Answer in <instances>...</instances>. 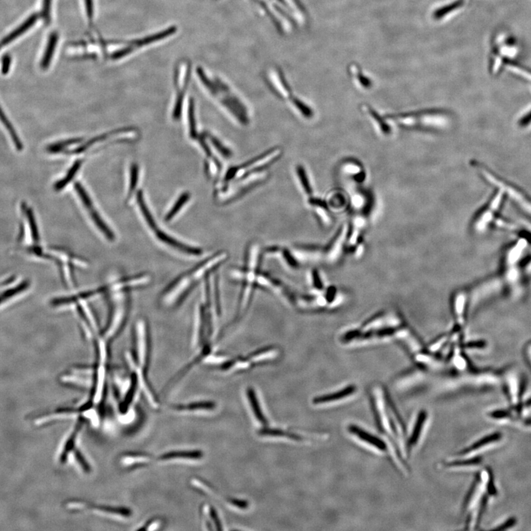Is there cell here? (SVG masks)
<instances>
[{
  "label": "cell",
  "instance_id": "52",
  "mask_svg": "<svg viewBox=\"0 0 531 531\" xmlns=\"http://www.w3.org/2000/svg\"><path fill=\"white\" fill-rule=\"evenodd\" d=\"M161 523L159 520H152V521L146 523V525L143 526V527L137 529L138 531H148V530H156V529H159Z\"/></svg>",
  "mask_w": 531,
  "mask_h": 531
},
{
  "label": "cell",
  "instance_id": "15",
  "mask_svg": "<svg viewBox=\"0 0 531 531\" xmlns=\"http://www.w3.org/2000/svg\"><path fill=\"white\" fill-rule=\"evenodd\" d=\"M203 458V452L200 450H176L165 452L158 457L161 462L177 461V460H198Z\"/></svg>",
  "mask_w": 531,
  "mask_h": 531
},
{
  "label": "cell",
  "instance_id": "44",
  "mask_svg": "<svg viewBox=\"0 0 531 531\" xmlns=\"http://www.w3.org/2000/svg\"><path fill=\"white\" fill-rule=\"evenodd\" d=\"M74 456H75V461L79 465L80 468L84 471L85 473H90V464L87 463V460L84 458V455L81 453L78 450H74L73 452Z\"/></svg>",
  "mask_w": 531,
  "mask_h": 531
},
{
  "label": "cell",
  "instance_id": "20",
  "mask_svg": "<svg viewBox=\"0 0 531 531\" xmlns=\"http://www.w3.org/2000/svg\"><path fill=\"white\" fill-rule=\"evenodd\" d=\"M502 434L499 432L489 434V435L486 436L483 438H481L480 440H478L476 443L468 447L467 449L463 450L460 453V455H463V456H466V455H471L472 453H475V452L480 450L485 446H489V445L492 444L495 442L499 441L502 438Z\"/></svg>",
  "mask_w": 531,
  "mask_h": 531
},
{
  "label": "cell",
  "instance_id": "7",
  "mask_svg": "<svg viewBox=\"0 0 531 531\" xmlns=\"http://www.w3.org/2000/svg\"><path fill=\"white\" fill-rule=\"evenodd\" d=\"M471 164L478 170V172H479L480 176L486 182L497 187L499 189H503L505 192L511 194V197L516 199L517 202H520L525 206H528V208L531 210V197L526 191H523L517 185L501 177L491 169L478 161H472Z\"/></svg>",
  "mask_w": 531,
  "mask_h": 531
},
{
  "label": "cell",
  "instance_id": "43",
  "mask_svg": "<svg viewBox=\"0 0 531 531\" xmlns=\"http://www.w3.org/2000/svg\"><path fill=\"white\" fill-rule=\"evenodd\" d=\"M25 212H26L27 218H28V222H29L30 227H31L33 239L34 241H38V239H39V233H38L37 226H36V220H35L34 215H33V211L31 209H28L25 211Z\"/></svg>",
  "mask_w": 531,
  "mask_h": 531
},
{
  "label": "cell",
  "instance_id": "49",
  "mask_svg": "<svg viewBox=\"0 0 531 531\" xmlns=\"http://www.w3.org/2000/svg\"><path fill=\"white\" fill-rule=\"evenodd\" d=\"M11 61V56H10V54L7 53L3 55L2 58H1V73L3 75H6V74L8 73Z\"/></svg>",
  "mask_w": 531,
  "mask_h": 531
},
{
  "label": "cell",
  "instance_id": "4",
  "mask_svg": "<svg viewBox=\"0 0 531 531\" xmlns=\"http://www.w3.org/2000/svg\"><path fill=\"white\" fill-rule=\"evenodd\" d=\"M126 292H117L111 301V310L106 325L100 336L108 341L117 337L123 329L129 312V300Z\"/></svg>",
  "mask_w": 531,
  "mask_h": 531
},
{
  "label": "cell",
  "instance_id": "21",
  "mask_svg": "<svg viewBox=\"0 0 531 531\" xmlns=\"http://www.w3.org/2000/svg\"><path fill=\"white\" fill-rule=\"evenodd\" d=\"M38 18H39V15L34 14L31 15L28 19L25 21L24 23H22L19 28H16L13 32L10 33V34L7 35L5 38L2 39L0 42V47L4 46V45H8L10 42H13V40L16 39V38L19 37L22 33L26 32L30 28L34 25L35 22L37 21Z\"/></svg>",
  "mask_w": 531,
  "mask_h": 531
},
{
  "label": "cell",
  "instance_id": "32",
  "mask_svg": "<svg viewBox=\"0 0 531 531\" xmlns=\"http://www.w3.org/2000/svg\"><path fill=\"white\" fill-rule=\"evenodd\" d=\"M289 101L292 103V105L294 106L295 108L300 112V114L305 117L306 119H311L313 117L314 111L312 108L309 106L306 103L303 102L302 100L298 99L296 97H293L292 96Z\"/></svg>",
  "mask_w": 531,
  "mask_h": 531
},
{
  "label": "cell",
  "instance_id": "13",
  "mask_svg": "<svg viewBox=\"0 0 531 531\" xmlns=\"http://www.w3.org/2000/svg\"><path fill=\"white\" fill-rule=\"evenodd\" d=\"M87 510H91L100 515L112 518H129L132 515V511L123 507L108 506V505H93L89 503Z\"/></svg>",
  "mask_w": 531,
  "mask_h": 531
},
{
  "label": "cell",
  "instance_id": "40",
  "mask_svg": "<svg viewBox=\"0 0 531 531\" xmlns=\"http://www.w3.org/2000/svg\"><path fill=\"white\" fill-rule=\"evenodd\" d=\"M482 463V458L479 457L463 460V461H452L447 464L448 467H466V466H478Z\"/></svg>",
  "mask_w": 531,
  "mask_h": 531
},
{
  "label": "cell",
  "instance_id": "10",
  "mask_svg": "<svg viewBox=\"0 0 531 531\" xmlns=\"http://www.w3.org/2000/svg\"><path fill=\"white\" fill-rule=\"evenodd\" d=\"M268 81L274 93L280 99L289 101L292 97L290 87L277 69H271L268 73Z\"/></svg>",
  "mask_w": 531,
  "mask_h": 531
},
{
  "label": "cell",
  "instance_id": "3",
  "mask_svg": "<svg viewBox=\"0 0 531 531\" xmlns=\"http://www.w3.org/2000/svg\"><path fill=\"white\" fill-rule=\"evenodd\" d=\"M268 174L265 170L253 172L246 175L236 182H228L218 185L215 194V198L220 204L228 203L242 197L256 187L265 182Z\"/></svg>",
  "mask_w": 531,
  "mask_h": 531
},
{
  "label": "cell",
  "instance_id": "24",
  "mask_svg": "<svg viewBox=\"0 0 531 531\" xmlns=\"http://www.w3.org/2000/svg\"><path fill=\"white\" fill-rule=\"evenodd\" d=\"M247 396L249 401H250V406H251L252 410H253L256 419L264 426L268 425V421H267L266 418L265 417L263 411L261 408V405L259 404V399H258L254 389L252 388V387H248L247 390Z\"/></svg>",
  "mask_w": 531,
  "mask_h": 531
},
{
  "label": "cell",
  "instance_id": "8",
  "mask_svg": "<svg viewBox=\"0 0 531 531\" xmlns=\"http://www.w3.org/2000/svg\"><path fill=\"white\" fill-rule=\"evenodd\" d=\"M361 110L368 119L374 131L383 137H390L394 134L396 125L387 116L384 117L368 104H363Z\"/></svg>",
  "mask_w": 531,
  "mask_h": 531
},
{
  "label": "cell",
  "instance_id": "2",
  "mask_svg": "<svg viewBox=\"0 0 531 531\" xmlns=\"http://www.w3.org/2000/svg\"><path fill=\"white\" fill-rule=\"evenodd\" d=\"M387 117L396 126L406 129L442 130L449 127L451 119L447 113L436 110L391 114Z\"/></svg>",
  "mask_w": 531,
  "mask_h": 531
},
{
  "label": "cell",
  "instance_id": "29",
  "mask_svg": "<svg viewBox=\"0 0 531 531\" xmlns=\"http://www.w3.org/2000/svg\"><path fill=\"white\" fill-rule=\"evenodd\" d=\"M137 202H138L139 206H140V210H141L142 212H143V215H144L145 219L147 221L149 227L152 229V230L158 231V227H157V224L155 222V219H154L153 216L151 214L150 211H149V208L146 206V203H145L144 199H143V192L141 191H138L137 194Z\"/></svg>",
  "mask_w": 531,
  "mask_h": 531
},
{
  "label": "cell",
  "instance_id": "47",
  "mask_svg": "<svg viewBox=\"0 0 531 531\" xmlns=\"http://www.w3.org/2000/svg\"><path fill=\"white\" fill-rule=\"evenodd\" d=\"M52 0H43V7H42V17L46 23L51 22V8Z\"/></svg>",
  "mask_w": 531,
  "mask_h": 531
},
{
  "label": "cell",
  "instance_id": "35",
  "mask_svg": "<svg viewBox=\"0 0 531 531\" xmlns=\"http://www.w3.org/2000/svg\"><path fill=\"white\" fill-rule=\"evenodd\" d=\"M208 139L209 141L211 142V144L214 146L215 150L223 157V158H231L232 155V151L229 149L225 145L223 144L221 141H220L218 138L215 137V136L211 135V134H208Z\"/></svg>",
  "mask_w": 531,
  "mask_h": 531
},
{
  "label": "cell",
  "instance_id": "51",
  "mask_svg": "<svg viewBox=\"0 0 531 531\" xmlns=\"http://www.w3.org/2000/svg\"><path fill=\"white\" fill-rule=\"evenodd\" d=\"M210 517L212 519L213 521L214 524L216 526L217 530H222V526H221V521H220L219 517H218V514H217L216 511L213 507H211L210 508Z\"/></svg>",
  "mask_w": 531,
  "mask_h": 531
},
{
  "label": "cell",
  "instance_id": "31",
  "mask_svg": "<svg viewBox=\"0 0 531 531\" xmlns=\"http://www.w3.org/2000/svg\"><path fill=\"white\" fill-rule=\"evenodd\" d=\"M259 434L262 436L286 437L288 438L295 440H301L303 439L301 436L298 435V434H294V433L292 432H287V431H283L281 429H270V428H264V429H260L259 431Z\"/></svg>",
  "mask_w": 531,
  "mask_h": 531
},
{
  "label": "cell",
  "instance_id": "22",
  "mask_svg": "<svg viewBox=\"0 0 531 531\" xmlns=\"http://www.w3.org/2000/svg\"><path fill=\"white\" fill-rule=\"evenodd\" d=\"M152 457L146 454L130 453L123 455L121 458V463L126 467H138L146 466L152 463Z\"/></svg>",
  "mask_w": 531,
  "mask_h": 531
},
{
  "label": "cell",
  "instance_id": "56",
  "mask_svg": "<svg viewBox=\"0 0 531 531\" xmlns=\"http://www.w3.org/2000/svg\"><path fill=\"white\" fill-rule=\"evenodd\" d=\"M531 123V111L530 113H529V114H526V115H525L524 117H523V118H522L521 120H520V126H528V125L530 124Z\"/></svg>",
  "mask_w": 531,
  "mask_h": 531
},
{
  "label": "cell",
  "instance_id": "6",
  "mask_svg": "<svg viewBox=\"0 0 531 531\" xmlns=\"http://www.w3.org/2000/svg\"><path fill=\"white\" fill-rule=\"evenodd\" d=\"M283 155V150L280 148H274L268 151L265 155H261L253 160L239 166L229 168L224 177V183H228L232 180H237L244 177L246 175L253 172L261 171L278 160Z\"/></svg>",
  "mask_w": 531,
  "mask_h": 531
},
{
  "label": "cell",
  "instance_id": "54",
  "mask_svg": "<svg viewBox=\"0 0 531 531\" xmlns=\"http://www.w3.org/2000/svg\"><path fill=\"white\" fill-rule=\"evenodd\" d=\"M86 10H87V17L92 23L93 16V0H85Z\"/></svg>",
  "mask_w": 531,
  "mask_h": 531
},
{
  "label": "cell",
  "instance_id": "33",
  "mask_svg": "<svg viewBox=\"0 0 531 531\" xmlns=\"http://www.w3.org/2000/svg\"><path fill=\"white\" fill-rule=\"evenodd\" d=\"M81 163H82V161L78 160L73 164L72 167L69 169L68 173H66L65 177H64V179H61V180L58 181V182H57V183L55 184V187H54L55 191H61V190H62L64 187H66V185L69 184V182H70L71 180H72L74 176L76 174L78 170H79Z\"/></svg>",
  "mask_w": 531,
  "mask_h": 531
},
{
  "label": "cell",
  "instance_id": "1",
  "mask_svg": "<svg viewBox=\"0 0 531 531\" xmlns=\"http://www.w3.org/2000/svg\"><path fill=\"white\" fill-rule=\"evenodd\" d=\"M197 74L206 90L211 96L218 100L220 105L224 107L238 123L243 126L249 124L250 116L245 104L232 91L231 87L227 83L220 78L211 79L202 68L197 69Z\"/></svg>",
  "mask_w": 531,
  "mask_h": 531
},
{
  "label": "cell",
  "instance_id": "48",
  "mask_svg": "<svg viewBox=\"0 0 531 531\" xmlns=\"http://www.w3.org/2000/svg\"><path fill=\"white\" fill-rule=\"evenodd\" d=\"M312 283H313L314 286L317 290L321 291L323 289V284H322V279H321L319 273L318 272V270H314L312 271Z\"/></svg>",
  "mask_w": 531,
  "mask_h": 531
},
{
  "label": "cell",
  "instance_id": "26",
  "mask_svg": "<svg viewBox=\"0 0 531 531\" xmlns=\"http://www.w3.org/2000/svg\"><path fill=\"white\" fill-rule=\"evenodd\" d=\"M58 36L57 33H51L49 40H48V46H47L46 50H45V54H44L42 63H41V67L42 69H46L49 67L53 55L54 51H55V47H56L57 42H58Z\"/></svg>",
  "mask_w": 531,
  "mask_h": 531
},
{
  "label": "cell",
  "instance_id": "41",
  "mask_svg": "<svg viewBox=\"0 0 531 531\" xmlns=\"http://www.w3.org/2000/svg\"><path fill=\"white\" fill-rule=\"evenodd\" d=\"M138 166L136 165V164H133L132 167H131V180L130 185H129V193H128V199H129L132 197L133 193L135 191V188L137 185V181H138Z\"/></svg>",
  "mask_w": 531,
  "mask_h": 531
},
{
  "label": "cell",
  "instance_id": "16",
  "mask_svg": "<svg viewBox=\"0 0 531 531\" xmlns=\"http://www.w3.org/2000/svg\"><path fill=\"white\" fill-rule=\"evenodd\" d=\"M348 232V227L346 225H344L328 246L326 250V256L328 261L330 262H333L339 256V252L342 249Z\"/></svg>",
  "mask_w": 531,
  "mask_h": 531
},
{
  "label": "cell",
  "instance_id": "58",
  "mask_svg": "<svg viewBox=\"0 0 531 531\" xmlns=\"http://www.w3.org/2000/svg\"><path fill=\"white\" fill-rule=\"evenodd\" d=\"M524 425L527 426H531V419H527V420L525 421Z\"/></svg>",
  "mask_w": 531,
  "mask_h": 531
},
{
  "label": "cell",
  "instance_id": "37",
  "mask_svg": "<svg viewBox=\"0 0 531 531\" xmlns=\"http://www.w3.org/2000/svg\"><path fill=\"white\" fill-rule=\"evenodd\" d=\"M221 168V163L213 155L208 158L206 163V170L208 176H211V178L215 177L218 176Z\"/></svg>",
  "mask_w": 531,
  "mask_h": 531
},
{
  "label": "cell",
  "instance_id": "36",
  "mask_svg": "<svg viewBox=\"0 0 531 531\" xmlns=\"http://www.w3.org/2000/svg\"><path fill=\"white\" fill-rule=\"evenodd\" d=\"M190 198H191V194H190L189 193L186 192L182 194V195L180 196V197L178 199V200L176 201V203L174 204L172 209L169 211L168 213L166 215L165 218V221H169L170 220H171L172 218H173V216L180 211L181 208L186 204V202H188V199H190Z\"/></svg>",
  "mask_w": 531,
  "mask_h": 531
},
{
  "label": "cell",
  "instance_id": "42",
  "mask_svg": "<svg viewBox=\"0 0 531 531\" xmlns=\"http://www.w3.org/2000/svg\"><path fill=\"white\" fill-rule=\"evenodd\" d=\"M74 187H75V191L78 192L80 198H81L82 202H84L86 207H87L88 209L91 210L92 208H93V203H92L91 199H90L87 193L86 192L84 188H83L82 185H81L79 182H77V183L75 184Z\"/></svg>",
  "mask_w": 531,
  "mask_h": 531
},
{
  "label": "cell",
  "instance_id": "30",
  "mask_svg": "<svg viewBox=\"0 0 531 531\" xmlns=\"http://www.w3.org/2000/svg\"><path fill=\"white\" fill-rule=\"evenodd\" d=\"M90 212H91L90 214H91L92 218H93V221L97 226L98 228L99 229L100 231L102 232V233L105 235L107 239L110 240V241H114V238H115L114 232L111 231L109 227L103 221L99 213L93 209L90 210Z\"/></svg>",
  "mask_w": 531,
  "mask_h": 531
},
{
  "label": "cell",
  "instance_id": "55",
  "mask_svg": "<svg viewBox=\"0 0 531 531\" xmlns=\"http://www.w3.org/2000/svg\"><path fill=\"white\" fill-rule=\"evenodd\" d=\"M230 502H231L232 505L238 507V508H241V509H246L249 506L248 502L246 500H242V499H230Z\"/></svg>",
  "mask_w": 531,
  "mask_h": 531
},
{
  "label": "cell",
  "instance_id": "57",
  "mask_svg": "<svg viewBox=\"0 0 531 531\" xmlns=\"http://www.w3.org/2000/svg\"><path fill=\"white\" fill-rule=\"evenodd\" d=\"M525 407H531V398L526 401V403H525Z\"/></svg>",
  "mask_w": 531,
  "mask_h": 531
},
{
  "label": "cell",
  "instance_id": "23",
  "mask_svg": "<svg viewBox=\"0 0 531 531\" xmlns=\"http://www.w3.org/2000/svg\"><path fill=\"white\" fill-rule=\"evenodd\" d=\"M213 401H199L187 404H176L170 407L176 412L197 411V410H212L215 408Z\"/></svg>",
  "mask_w": 531,
  "mask_h": 531
},
{
  "label": "cell",
  "instance_id": "9",
  "mask_svg": "<svg viewBox=\"0 0 531 531\" xmlns=\"http://www.w3.org/2000/svg\"><path fill=\"white\" fill-rule=\"evenodd\" d=\"M488 477H489V472H486V471L482 472L478 475L472 485V489L469 491L465 500L464 505L465 511H470L476 505L486 486Z\"/></svg>",
  "mask_w": 531,
  "mask_h": 531
},
{
  "label": "cell",
  "instance_id": "28",
  "mask_svg": "<svg viewBox=\"0 0 531 531\" xmlns=\"http://www.w3.org/2000/svg\"><path fill=\"white\" fill-rule=\"evenodd\" d=\"M297 176L300 182V185L303 188V192L309 197H312L313 194V189L309 180V176L306 169L302 165H298L296 167Z\"/></svg>",
  "mask_w": 531,
  "mask_h": 531
},
{
  "label": "cell",
  "instance_id": "39",
  "mask_svg": "<svg viewBox=\"0 0 531 531\" xmlns=\"http://www.w3.org/2000/svg\"><path fill=\"white\" fill-rule=\"evenodd\" d=\"M277 349L275 348H265V349L259 350L256 351V352L253 353L251 355L249 356L250 359H267L272 358L274 356L277 355Z\"/></svg>",
  "mask_w": 531,
  "mask_h": 531
},
{
  "label": "cell",
  "instance_id": "12",
  "mask_svg": "<svg viewBox=\"0 0 531 531\" xmlns=\"http://www.w3.org/2000/svg\"><path fill=\"white\" fill-rule=\"evenodd\" d=\"M83 425H84L83 419L81 418H79L76 423H75V426L72 428L70 434L66 439L65 442H64V445L61 448L59 458H58L60 463H61V464H65L70 452L75 450V443H76L77 438H78V434H79L80 431L81 430Z\"/></svg>",
  "mask_w": 531,
  "mask_h": 531
},
{
  "label": "cell",
  "instance_id": "14",
  "mask_svg": "<svg viewBox=\"0 0 531 531\" xmlns=\"http://www.w3.org/2000/svg\"><path fill=\"white\" fill-rule=\"evenodd\" d=\"M350 76L354 82V85L363 91L371 90L373 87L374 83L371 77L368 76L363 72V69L357 64H354L350 66Z\"/></svg>",
  "mask_w": 531,
  "mask_h": 531
},
{
  "label": "cell",
  "instance_id": "34",
  "mask_svg": "<svg viewBox=\"0 0 531 531\" xmlns=\"http://www.w3.org/2000/svg\"><path fill=\"white\" fill-rule=\"evenodd\" d=\"M188 120H189L190 136L192 139H197L198 137V133H197V123H196L195 104L193 99L190 100L189 105H188Z\"/></svg>",
  "mask_w": 531,
  "mask_h": 531
},
{
  "label": "cell",
  "instance_id": "11",
  "mask_svg": "<svg viewBox=\"0 0 531 531\" xmlns=\"http://www.w3.org/2000/svg\"><path fill=\"white\" fill-rule=\"evenodd\" d=\"M348 429L350 433L357 436L362 441L364 442L369 446H372L377 450L383 452L387 450V445L379 437H375L373 434L365 431L364 429L356 426V425H350Z\"/></svg>",
  "mask_w": 531,
  "mask_h": 531
},
{
  "label": "cell",
  "instance_id": "50",
  "mask_svg": "<svg viewBox=\"0 0 531 531\" xmlns=\"http://www.w3.org/2000/svg\"><path fill=\"white\" fill-rule=\"evenodd\" d=\"M489 416L492 419L502 420V419H508L511 417V413L506 410H494L490 413Z\"/></svg>",
  "mask_w": 531,
  "mask_h": 531
},
{
  "label": "cell",
  "instance_id": "38",
  "mask_svg": "<svg viewBox=\"0 0 531 531\" xmlns=\"http://www.w3.org/2000/svg\"><path fill=\"white\" fill-rule=\"evenodd\" d=\"M81 140H82V139L81 138L69 139V140H65V141L61 142V143L51 145V146H48V151L51 153H58V152L64 150L67 146L76 144V143L81 142Z\"/></svg>",
  "mask_w": 531,
  "mask_h": 531
},
{
  "label": "cell",
  "instance_id": "59",
  "mask_svg": "<svg viewBox=\"0 0 531 531\" xmlns=\"http://www.w3.org/2000/svg\"><path fill=\"white\" fill-rule=\"evenodd\" d=\"M0 49H1V47H0Z\"/></svg>",
  "mask_w": 531,
  "mask_h": 531
},
{
  "label": "cell",
  "instance_id": "5",
  "mask_svg": "<svg viewBox=\"0 0 531 531\" xmlns=\"http://www.w3.org/2000/svg\"><path fill=\"white\" fill-rule=\"evenodd\" d=\"M134 352L129 355V360L132 362L147 374L150 362L151 341L149 325L143 319L135 323L134 330Z\"/></svg>",
  "mask_w": 531,
  "mask_h": 531
},
{
  "label": "cell",
  "instance_id": "27",
  "mask_svg": "<svg viewBox=\"0 0 531 531\" xmlns=\"http://www.w3.org/2000/svg\"><path fill=\"white\" fill-rule=\"evenodd\" d=\"M0 120H1L2 124L4 125V127L7 129V132L10 135L12 140H13V144L16 146V149L18 151H22L23 149V145H22V142H21L20 139H19V135L15 131L14 128H13V125L9 121L8 118L7 116L4 113L2 108H1V106H0Z\"/></svg>",
  "mask_w": 531,
  "mask_h": 531
},
{
  "label": "cell",
  "instance_id": "45",
  "mask_svg": "<svg viewBox=\"0 0 531 531\" xmlns=\"http://www.w3.org/2000/svg\"><path fill=\"white\" fill-rule=\"evenodd\" d=\"M185 90H186V88L182 89V91L179 92V95H178L176 104H175L174 110H173V116L175 120H178L180 117Z\"/></svg>",
  "mask_w": 531,
  "mask_h": 531
},
{
  "label": "cell",
  "instance_id": "19",
  "mask_svg": "<svg viewBox=\"0 0 531 531\" xmlns=\"http://www.w3.org/2000/svg\"><path fill=\"white\" fill-rule=\"evenodd\" d=\"M426 419H427V413H426V410H422L418 416L417 420H416V424H415L414 429H413V432H412L411 435L409 438L408 443H407V449H408V450H411L417 444L418 441L420 438L421 434L423 431L424 427H425Z\"/></svg>",
  "mask_w": 531,
  "mask_h": 531
},
{
  "label": "cell",
  "instance_id": "53",
  "mask_svg": "<svg viewBox=\"0 0 531 531\" xmlns=\"http://www.w3.org/2000/svg\"><path fill=\"white\" fill-rule=\"evenodd\" d=\"M516 523H517V520H516L515 518H511L509 519V520H507V521H505L503 524L498 526V527L496 528L494 530L505 531L507 530V529H511V528L514 527V526H515Z\"/></svg>",
  "mask_w": 531,
  "mask_h": 531
},
{
  "label": "cell",
  "instance_id": "46",
  "mask_svg": "<svg viewBox=\"0 0 531 531\" xmlns=\"http://www.w3.org/2000/svg\"><path fill=\"white\" fill-rule=\"evenodd\" d=\"M280 253H281L282 256H283L285 262H286V263L289 265V266H290L291 268H298L299 266L298 262H297L296 259L293 257L292 253H291L289 250H286V249H283V250H280Z\"/></svg>",
  "mask_w": 531,
  "mask_h": 531
},
{
  "label": "cell",
  "instance_id": "18",
  "mask_svg": "<svg viewBox=\"0 0 531 531\" xmlns=\"http://www.w3.org/2000/svg\"><path fill=\"white\" fill-rule=\"evenodd\" d=\"M356 391H357V387L355 385L348 386L339 391L315 398L313 399V403L315 404H322L333 402V401L348 397L355 393Z\"/></svg>",
  "mask_w": 531,
  "mask_h": 531
},
{
  "label": "cell",
  "instance_id": "17",
  "mask_svg": "<svg viewBox=\"0 0 531 531\" xmlns=\"http://www.w3.org/2000/svg\"><path fill=\"white\" fill-rule=\"evenodd\" d=\"M139 385H140V384H139L138 376H137V373L133 371L132 373L131 374L129 387H128L126 393H125L124 397H123L120 405H119V409H120L121 413H125L129 410L131 404H132L133 401H134V397H135L137 387H138Z\"/></svg>",
  "mask_w": 531,
  "mask_h": 531
},
{
  "label": "cell",
  "instance_id": "25",
  "mask_svg": "<svg viewBox=\"0 0 531 531\" xmlns=\"http://www.w3.org/2000/svg\"><path fill=\"white\" fill-rule=\"evenodd\" d=\"M465 2H466L465 0H458V1L446 4V5L440 7V8L436 9L434 13H433V17H434V20H443V19H446L447 16L454 14L455 13L454 11H456V10H459L460 8L464 7Z\"/></svg>",
  "mask_w": 531,
  "mask_h": 531
}]
</instances>
